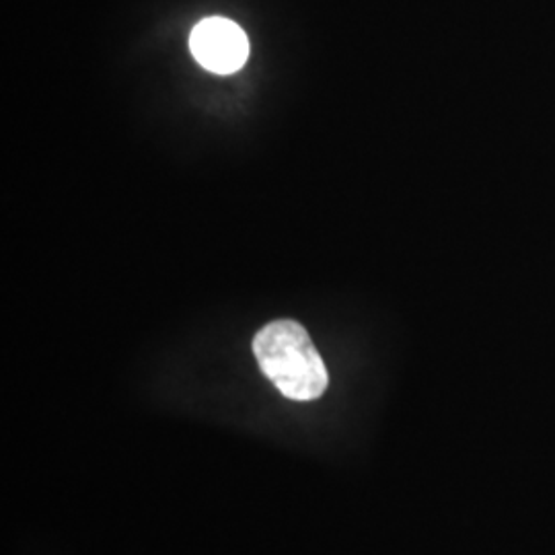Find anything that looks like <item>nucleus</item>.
<instances>
[{"instance_id": "nucleus-2", "label": "nucleus", "mask_w": 555, "mask_h": 555, "mask_svg": "<svg viewBox=\"0 0 555 555\" xmlns=\"http://www.w3.org/2000/svg\"><path fill=\"white\" fill-rule=\"evenodd\" d=\"M190 50L199 64L217 75H233L247 62L249 40L233 21H199L190 36Z\"/></svg>"}, {"instance_id": "nucleus-1", "label": "nucleus", "mask_w": 555, "mask_h": 555, "mask_svg": "<svg viewBox=\"0 0 555 555\" xmlns=\"http://www.w3.org/2000/svg\"><path fill=\"white\" fill-rule=\"evenodd\" d=\"M259 369L280 393L295 401H313L325 393L330 375L307 330L291 319L272 321L254 337Z\"/></svg>"}]
</instances>
